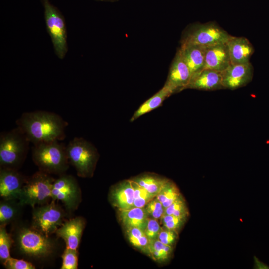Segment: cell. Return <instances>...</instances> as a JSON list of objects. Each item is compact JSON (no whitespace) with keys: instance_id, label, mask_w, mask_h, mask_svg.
I'll return each instance as SVG.
<instances>
[{"instance_id":"cell-1","label":"cell","mask_w":269,"mask_h":269,"mask_svg":"<svg viewBox=\"0 0 269 269\" xmlns=\"http://www.w3.org/2000/svg\"><path fill=\"white\" fill-rule=\"evenodd\" d=\"M16 124L33 145L63 140L67 126L58 114L39 110L23 113Z\"/></svg>"},{"instance_id":"cell-2","label":"cell","mask_w":269,"mask_h":269,"mask_svg":"<svg viewBox=\"0 0 269 269\" xmlns=\"http://www.w3.org/2000/svg\"><path fill=\"white\" fill-rule=\"evenodd\" d=\"M55 140L33 145L32 157L39 170L48 174L61 175L68 169L66 146Z\"/></svg>"},{"instance_id":"cell-3","label":"cell","mask_w":269,"mask_h":269,"mask_svg":"<svg viewBox=\"0 0 269 269\" xmlns=\"http://www.w3.org/2000/svg\"><path fill=\"white\" fill-rule=\"evenodd\" d=\"M30 143L23 131L17 126L0 136V167L17 169L26 158Z\"/></svg>"},{"instance_id":"cell-4","label":"cell","mask_w":269,"mask_h":269,"mask_svg":"<svg viewBox=\"0 0 269 269\" xmlns=\"http://www.w3.org/2000/svg\"><path fill=\"white\" fill-rule=\"evenodd\" d=\"M69 164L75 169L78 176L91 177L99 159L96 148L82 137H75L66 146Z\"/></svg>"},{"instance_id":"cell-5","label":"cell","mask_w":269,"mask_h":269,"mask_svg":"<svg viewBox=\"0 0 269 269\" xmlns=\"http://www.w3.org/2000/svg\"><path fill=\"white\" fill-rule=\"evenodd\" d=\"M54 180L50 174L40 170L27 178L18 199L19 204L34 208L37 205L48 203L52 200Z\"/></svg>"},{"instance_id":"cell-6","label":"cell","mask_w":269,"mask_h":269,"mask_svg":"<svg viewBox=\"0 0 269 269\" xmlns=\"http://www.w3.org/2000/svg\"><path fill=\"white\" fill-rule=\"evenodd\" d=\"M44 19L56 56L63 59L68 51L67 29L64 16L51 4L49 0H42Z\"/></svg>"},{"instance_id":"cell-7","label":"cell","mask_w":269,"mask_h":269,"mask_svg":"<svg viewBox=\"0 0 269 269\" xmlns=\"http://www.w3.org/2000/svg\"><path fill=\"white\" fill-rule=\"evenodd\" d=\"M232 35L214 22L191 26L184 34L181 44H193L206 47L227 43Z\"/></svg>"},{"instance_id":"cell-8","label":"cell","mask_w":269,"mask_h":269,"mask_svg":"<svg viewBox=\"0 0 269 269\" xmlns=\"http://www.w3.org/2000/svg\"><path fill=\"white\" fill-rule=\"evenodd\" d=\"M17 241L22 253L36 258L47 257L53 253L55 248L54 242L50 237L32 227L21 229Z\"/></svg>"},{"instance_id":"cell-9","label":"cell","mask_w":269,"mask_h":269,"mask_svg":"<svg viewBox=\"0 0 269 269\" xmlns=\"http://www.w3.org/2000/svg\"><path fill=\"white\" fill-rule=\"evenodd\" d=\"M55 201L35 207L32 212V227L47 237L55 233L65 219V211Z\"/></svg>"},{"instance_id":"cell-10","label":"cell","mask_w":269,"mask_h":269,"mask_svg":"<svg viewBox=\"0 0 269 269\" xmlns=\"http://www.w3.org/2000/svg\"><path fill=\"white\" fill-rule=\"evenodd\" d=\"M52 200L61 201L69 212L76 210L81 201V192L75 178L65 173L55 179Z\"/></svg>"},{"instance_id":"cell-11","label":"cell","mask_w":269,"mask_h":269,"mask_svg":"<svg viewBox=\"0 0 269 269\" xmlns=\"http://www.w3.org/2000/svg\"><path fill=\"white\" fill-rule=\"evenodd\" d=\"M17 169L0 167V196L4 200L18 199L26 180Z\"/></svg>"},{"instance_id":"cell-12","label":"cell","mask_w":269,"mask_h":269,"mask_svg":"<svg viewBox=\"0 0 269 269\" xmlns=\"http://www.w3.org/2000/svg\"><path fill=\"white\" fill-rule=\"evenodd\" d=\"M191 78L189 68L178 49L171 64L164 85L173 94L187 89Z\"/></svg>"},{"instance_id":"cell-13","label":"cell","mask_w":269,"mask_h":269,"mask_svg":"<svg viewBox=\"0 0 269 269\" xmlns=\"http://www.w3.org/2000/svg\"><path fill=\"white\" fill-rule=\"evenodd\" d=\"M224 89L236 90L250 83L253 76V68L250 62L231 64L221 72Z\"/></svg>"},{"instance_id":"cell-14","label":"cell","mask_w":269,"mask_h":269,"mask_svg":"<svg viewBox=\"0 0 269 269\" xmlns=\"http://www.w3.org/2000/svg\"><path fill=\"white\" fill-rule=\"evenodd\" d=\"M85 226V219L82 217H76L64 222L55 234L64 240L66 247L77 250Z\"/></svg>"},{"instance_id":"cell-15","label":"cell","mask_w":269,"mask_h":269,"mask_svg":"<svg viewBox=\"0 0 269 269\" xmlns=\"http://www.w3.org/2000/svg\"><path fill=\"white\" fill-rule=\"evenodd\" d=\"M231 64L227 43L206 47L204 69L222 72Z\"/></svg>"},{"instance_id":"cell-16","label":"cell","mask_w":269,"mask_h":269,"mask_svg":"<svg viewBox=\"0 0 269 269\" xmlns=\"http://www.w3.org/2000/svg\"><path fill=\"white\" fill-rule=\"evenodd\" d=\"M179 49L189 68L191 78L204 69L206 47L193 44H181Z\"/></svg>"},{"instance_id":"cell-17","label":"cell","mask_w":269,"mask_h":269,"mask_svg":"<svg viewBox=\"0 0 269 269\" xmlns=\"http://www.w3.org/2000/svg\"><path fill=\"white\" fill-rule=\"evenodd\" d=\"M187 89L203 91L224 89L221 72L209 69H204L191 78Z\"/></svg>"},{"instance_id":"cell-18","label":"cell","mask_w":269,"mask_h":269,"mask_svg":"<svg viewBox=\"0 0 269 269\" xmlns=\"http://www.w3.org/2000/svg\"><path fill=\"white\" fill-rule=\"evenodd\" d=\"M110 199L119 211L133 208L134 191L131 180H124L113 186L110 191Z\"/></svg>"},{"instance_id":"cell-19","label":"cell","mask_w":269,"mask_h":269,"mask_svg":"<svg viewBox=\"0 0 269 269\" xmlns=\"http://www.w3.org/2000/svg\"><path fill=\"white\" fill-rule=\"evenodd\" d=\"M227 44L232 64L250 62V59L254 52V48L247 38L231 36Z\"/></svg>"},{"instance_id":"cell-20","label":"cell","mask_w":269,"mask_h":269,"mask_svg":"<svg viewBox=\"0 0 269 269\" xmlns=\"http://www.w3.org/2000/svg\"><path fill=\"white\" fill-rule=\"evenodd\" d=\"M149 217L144 207H133L119 213V219L125 228L136 227L144 231Z\"/></svg>"},{"instance_id":"cell-21","label":"cell","mask_w":269,"mask_h":269,"mask_svg":"<svg viewBox=\"0 0 269 269\" xmlns=\"http://www.w3.org/2000/svg\"><path fill=\"white\" fill-rule=\"evenodd\" d=\"M173 93L166 86H164L156 94L145 101L134 113L130 119L133 122L143 115L160 106L163 101Z\"/></svg>"},{"instance_id":"cell-22","label":"cell","mask_w":269,"mask_h":269,"mask_svg":"<svg viewBox=\"0 0 269 269\" xmlns=\"http://www.w3.org/2000/svg\"><path fill=\"white\" fill-rule=\"evenodd\" d=\"M132 180L155 196L161 191L164 185L169 180L168 179L151 173L140 175Z\"/></svg>"},{"instance_id":"cell-23","label":"cell","mask_w":269,"mask_h":269,"mask_svg":"<svg viewBox=\"0 0 269 269\" xmlns=\"http://www.w3.org/2000/svg\"><path fill=\"white\" fill-rule=\"evenodd\" d=\"M16 200L3 199L0 203V225L6 226L18 217L19 207L22 206Z\"/></svg>"},{"instance_id":"cell-24","label":"cell","mask_w":269,"mask_h":269,"mask_svg":"<svg viewBox=\"0 0 269 269\" xmlns=\"http://www.w3.org/2000/svg\"><path fill=\"white\" fill-rule=\"evenodd\" d=\"M126 235L130 243L147 254H149V240L144 230L136 227L126 228Z\"/></svg>"},{"instance_id":"cell-25","label":"cell","mask_w":269,"mask_h":269,"mask_svg":"<svg viewBox=\"0 0 269 269\" xmlns=\"http://www.w3.org/2000/svg\"><path fill=\"white\" fill-rule=\"evenodd\" d=\"M181 196L178 187L169 179L155 197L162 204L165 209Z\"/></svg>"},{"instance_id":"cell-26","label":"cell","mask_w":269,"mask_h":269,"mask_svg":"<svg viewBox=\"0 0 269 269\" xmlns=\"http://www.w3.org/2000/svg\"><path fill=\"white\" fill-rule=\"evenodd\" d=\"M172 249L171 245L165 244L158 239L150 240L148 255L155 261L163 262L168 259Z\"/></svg>"},{"instance_id":"cell-27","label":"cell","mask_w":269,"mask_h":269,"mask_svg":"<svg viewBox=\"0 0 269 269\" xmlns=\"http://www.w3.org/2000/svg\"><path fill=\"white\" fill-rule=\"evenodd\" d=\"M134 191V207L143 208L156 196L130 179Z\"/></svg>"},{"instance_id":"cell-28","label":"cell","mask_w":269,"mask_h":269,"mask_svg":"<svg viewBox=\"0 0 269 269\" xmlns=\"http://www.w3.org/2000/svg\"><path fill=\"white\" fill-rule=\"evenodd\" d=\"M13 243L11 236L5 226H0V259L3 263L10 257V249Z\"/></svg>"},{"instance_id":"cell-29","label":"cell","mask_w":269,"mask_h":269,"mask_svg":"<svg viewBox=\"0 0 269 269\" xmlns=\"http://www.w3.org/2000/svg\"><path fill=\"white\" fill-rule=\"evenodd\" d=\"M164 214L172 215L177 217L186 218L188 210L186 202L182 195L165 209Z\"/></svg>"},{"instance_id":"cell-30","label":"cell","mask_w":269,"mask_h":269,"mask_svg":"<svg viewBox=\"0 0 269 269\" xmlns=\"http://www.w3.org/2000/svg\"><path fill=\"white\" fill-rule=\"evenodd\" d=\"M61 269H77L78 252L77 250L66 247L62 255Z\"/></svg>"},{"instance_id":"cell-31","label":"cell","mask_w":269,"mask_h":269,"mask_svg":"<svg viewBox=\"0 0 269 269\" xmlns=\"http://www.w3.org/2000/svg\"><path fill=\"white\" fill-rule=\"evenodd\" d=\"M144 208L149 217L157 220H160L164 214L165 208L156 197L151 200Z\"/></svg>"},{"instance_id":"cell-32","label":"cell","mask_w":269,"mask_h":269,"mask_svg":"<svg viewBox=\"0 0 269 269\" xmlns=\"http://www.w3.org/2000/svg\"><path fill=\"white\" fill-rule=\"evenodd\" d=\"M185 219L172 215L164 214L160 219V222L163 227L177 232Z\"/></svg>"},{"instance_id":"cell-33","label":"cell","mask_w":269,"mask_h":269,"mask_svg":"<svg viewBox=\"0 0 269 269\" xmlns=\"http://www.w3.org/2000/svg\"><path fill=\"white\" fill-rule=\"evenodd\" d=\"M7 269H35V267L30 262L22 259L10 257L3 263Z\"/></svg>"},{"instance_id":"cell-34","label":"cell","mask_w":269,"mask_h":269,"mask_svg":"<svg viewBox=\"0 0 269 269\" xmlns=\"http://www.w3.org/2000/svg\"><path fill=\"white\" fill-rule=\"evenodd\" d=\"M161 229L162 227L157 220L149 217L146 227L144 231L149 241H150L157 239Z\"/></svg>"},{"instance_id":"cell-35","label":"cell","mask_w":269,"mask_h":269,"mask_svg":"<svg viewBox=\"0 0 269 269\" xmlns=\"http://www.w3.org/2000/svg\"><path fill=\"white\" fill-rule=\"evenodd\" d=\"M177 238V233L175 231L169 230L165 228H162L158 238L162 243L171 245L174 243Z\"/></svg>"}]
</instances>
